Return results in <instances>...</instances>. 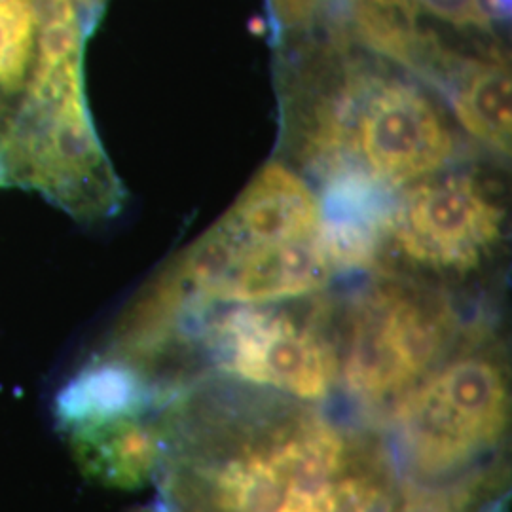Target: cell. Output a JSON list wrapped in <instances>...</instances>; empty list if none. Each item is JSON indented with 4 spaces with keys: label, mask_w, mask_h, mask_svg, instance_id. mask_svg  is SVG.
<instances>
[{
    "label": "cell",
    "mask_w": 512,
    "mask_h": 512,
    "mask_svg": "<svg viewBox=\"0 0 512 512\" xmlns=\"http://www.w3.org/2000/svg\"><path fill=\"white\" fill-rule=\"evenodd\" d=\"M164 420V512H380L401 473L382 435L222 378L183 387Z\"/></svg>",
    "instance_id": "6da1fadb"
},
{
    "label": "cell",
    "mask_w": 512,
    "mask_h": 512,
    "mask_svg": "<svg viewBox=\"0 0 512 512\" xmlns=\"http://www.w3.org/2000/svg\"><path fill=\"white\" fill-rule=\"evenodd\" d=\"M385 423V442L404 475L446 480L501 461L511 387L486 332L473 330L391 406Z\"/></svg>",
    "instance_id": "7a4b0ae2"
},
{
    "label": "cell",
    "mask_w": 512,
    "mask_h": 512,
    "mask_svg": "<svg viewBox=\"0 0 512 512\" xmlns=\"http://www.w3.org/2000/svg\"><path fill=\"white\" fill-rule=\"evenodd\" d=\"M454 300L423 277L385 274L357 294L338 344V389L382 416L473 332Z\"/></svg>",
    "instance_id": "3957f363"
},
{
    "label": "cell",
    "mask_w": 512,
    "mask_h": 512,
    "mask_svg": "<svg viewBox=\"0 0 512 512\" xmlns=\"http://www.w3.org/2000/svg\"><path fill=\"white\" fill-rule=\"evenodd\" d=\"M323 306L239 304L209 311L186 340L222 380L321 404L338 391V344Z\"/></svg>",
    "instance_id": "277c9868"
},
{
    "label": "cell",
    "mask_w": 512,
    "mask_h": 512,
    "mask_svg": "<svg viewBox=\"0 0 512 512\" xmlns=\"http://www.w3.org/2000/svg\"><path fill=\"white\" fill-rule=\"evenodd\" d=\"M171 401L133 368L99 355L61 387L55 420L84 475L114 490H139L158 473Z\"/></svg>",
    "instance_id": "5b68a950"
},
{
    "label": "cell",
    "mask_w": 512,
    "mask_h": 512,
    "mask_svg": "<svg viewBox=\"0 0 512 512\" xmlns=\"http://www.w3.org/2000/svg\"><path fill=\"white\" fill-rule=\"evenodd\" d=\"M365 50L348 110V160L389 188L420 183L456 156L444 112L414 80Z\"/></svg>",
    "instance_id": "8992f818"
},
{
    "label": "cell",
    "mask_w": 512,
    "mask_h": 512,
    "mask_svg": "<svg viewBox=\"0 0 512 512\" xmlns=\"http://www.w3.org/2000/svg\"><path fill=\"white\" fill-rule=\"evenodd\" d=\"M505 209L469 173L433 175L397 198L389 249L423 275L459 279L480 270L499 247Z\"/></svg>",
    "instance_id": "52a82bcc"
},
{
    "label": "cell",
    "mask_w": 512,
    "mask_h": 512,
    "mask_svg": "<svg viewBox=\"0 0 512 512\" xmlns=\"http://www.w3.org/2000/svg\"><path fill=\"white\" fill-rule=\"evenodd\" d=\"M319 241L336 274L378 266L389 249L397 198L393 188L361 165L344 164L321 175Z\"/></svg>",
    "instance_id": "ba28073f"
},
{
    "label": "cell",
    "mask_w": 512,
    "mask_h": 512,
    "mask_svg": "<svg viewBox=\"0 0 512 512\" xmlns=\"http://www.w3.org/2000/svg\"><path fill=\"white\" fill-rule=\"evenodd\" d=\"M220 222L251 243H281L319 236V200L287 165L268 164Z\"/></svg>",
    "instance_id": "9c48e42d"
},
{
    "label": "cell",
    "mask_w": 512,
    "mask_h": 512,
    "mask_svg": "<svg viewBox=\"0 0 512 512\" xmlns=\"http://www.w3.org/2000/svg\"><path fill=\"white\" fill-rule=\"evenodd\" d=\"M416 37L461 54H505L511 0H370Z\"/></svg>",
    "instance_id": "30bf717a"
},
{
    "label": "cell",
    "mask_w": 512,
    "mask_h": 512,
    "mask_svg": "<svg viewBox=\"0 0 512 512\" xmlns=\"http://www.w3.org/2000/svg\"><path fill=\"white\" fill-rule=\"evenodd\" d=\"M444 95L459 126L478 145L499 156L511 154V69L505 55L469 59Z\"/></svg>",
    "instance_id": "8fae6325"
},
{
    "label": "cell",
    "mask_w": 512,
    "mask_h": 512,
    "mask_svg": "<svg viewBox=\"0 0 512 512\" xmlns=\"http://www.w3.org/2000/svg\"><path fill=\"white\" fill-rule=\"evenodd\" d=\"M503 461L446 480H420L399 473L380 512H505Z\"/></svg>",
    "instance_id": "7c38bea8"
},
{
    "label": "cell",
    "mask_w": 512,
    "mask_h": 512,
    "mask_svg": "<svg viewBox=\"0 0 512 512\" xmlns=\"http://www.w3.org/2000/svg\"><path fill=\"white\" fill-rule=\"evenodd\" d=\"M37 0H0V93L23 92L37 50Z\"/></svg>",
    "instance_id": "4fadbf2b"
},
{
    "label": "cell",
    "mask_w": 512,
    "mask_h": 512,
    "mask_svg": "<svg viewBox=\"0 0 512 512\" xmlns=\"http://www.w3.org/2000/svg\"><path fill=\"white\" fill-rule=\"evenodd\" d=\"M135 512H164L158 505L156 507H143V509H137Z\"/></svg>",
    "instance_id": "5bb4252c"
}]
</instances>
